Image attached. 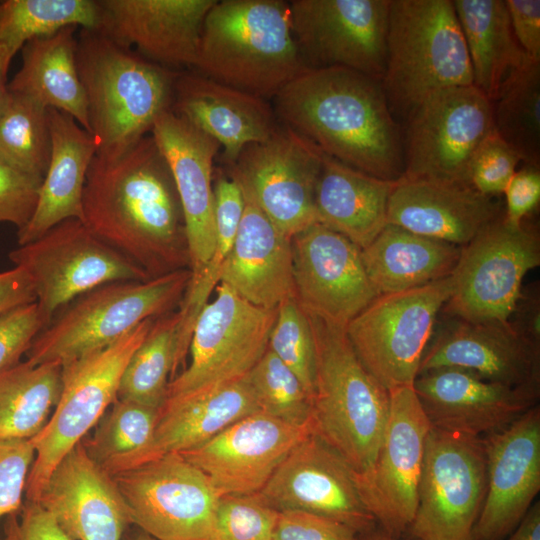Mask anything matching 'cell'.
<instances>
[{
	"label": "cell",
	"mask_w": 540,
	"mask_h": 540,
	"mask_svg": "<svg viewBox=\"0 0 540 540\" xmlns=\"http://www.w3.org/2000/svg\"><path fill=\"white\" fill-rule=\"evenodd\" d=\"M430 428L413 385L389 390L388 418L376 457L355 478L366 509L392 536L402 537L414 517Z\"/></svg>",
	"instance_id": "2e32d148"
},
{
	"label": "cell",
	"mask_w": 540,
	"mask_h": 540,
	"mask_svg": "<svg viewBox=\"0 0 540 540\" xmlns=\"http://www.w3.org/2000/svg\"><path fill=\"white\" fill-rule=\"evenodd\" d=\"M19 535L20 540H73L47 510L29 501L21 509Z\"/></svg>",
	"instance_id": "11a10c76"
},
{
	"label": "cell",
	"mask_w": 540,
	"mask_h": 540,
	"mask_svg": "<svg viewBox=\"0 0 540 540\" xmlns=\"http://www.w3.org/2000/svg\"><path fill=\"white\" fill-rule=\"evenodd\" d=\"M195 68L220 83L273 98L309 69L293 35L289 1L216 0L203 23Z\"/></svg>",
	"instance_id": "3957f363"
},
{
	"label": "cell",
	"mask_w": 540,
	"mask_h": 540,
	"mask_svg": "<svg viewBox=\"0 0 540 540\" xmlns=\"http://www.w3.org/2000/svg\"><path fill=\"white\" fill-rule=\"evenodd\" d=\"M99 23L94 0L0 1V63L9 69L15 54L32 39L67 26L97 30Z\"/></svg>",
	"instance_id": "f35d334b"
},
{
	"label": "cell",
	"mask_w": 540,
	"mask_h": 540,
	"mask_svg": "<svg viewBox=\"0 0 540 540\" xmlns=\"http://www.w3.org/2000/svg\"><path fill=\"white\" fill-rule=\"evenodd\" d=\"M34 457L31 439L0 440V518L21 511Z\"/></svg>",
	"instance_id": "c3c4849f"
},
{
	"label": "cell",
	"mask_w": 540,
	"mask_h": 540,
	"mask_svg": "<svg viewBox=\"0 0 540 540\" xmlns=\"http://www.w3.org/2000/svg\"><path fill=\"white\" fill-rule=\"evenodd\" d=\"M76 26L27 42L22 65L8 83L11 93L72 116L90 133L87 102L76 63Z\"/></svg>",
	"instance_id": "836d02e7"
},
{
	"label": "cell",
	"mask_w": 540,
	"mask_h": 540,
	"mask_svg": "<svg viewBox=\"0 0 540 540\" xmlns=\"http://www.w3.org/2000/svg\"><path fill=\"white\" fill-rule=\"evenodd\" d=\"M504 540H540V503L534 502L518 526Z\"/></svg>",
	"instance_id": "6f0895ef"
},
{
	"label": "cell",
	"mask_w": 540,
	"mask_h": 540,
	"mask_svg": "<svg viewBox=\"0 0 540 540\" xmlns=\"http://www.w3.org/2000/svg\"><path fill=\"white\" fill-rule=\"evenodd\" d=\"M273 108L281 124L324 154L382 180L403 177V134L381 80L342 67L309 68L273 97Z\"/></svg>",
	"instance_id": "7a4b0ae2"
},
{
	"label": "cell",
	"mask_w": 540,
	"mask_h": 540,
	"mask_svg": "<svg viewBox=\"0 0 540 540\" xmlns=\"http://www.w3.org/2000/svg\"><path fill=\"white\" fill-rule=\"evenodd\" d=\"M539 265L536 230L524 223L511 225L502 215L462 247L442 310L470 323L509 321L525 275Z\"/></svg>",
	"instance_id": "30bf717a"
},
{
	"label": "cell",
	"mask_w": 540,
	"mask_h": 540,
	"mask_svg": "<svg viewBox=\"0 0 540 540\" xmlns=\"http://www.w3.org/2000/svg\"><path fill=\"white\" fill-rule=\"evenodd\" d=\"M244 194V193H243ZM245 207L220 282L248 302L276 309L295 297L291 238L244 194Z\"/></svg>",
	"instance_id": "f546056e"
},
{
	"label": "cell",
	"mask_w": 540,
	"mask_h": 540,
	"mask_svg": "<svg viewBox=\"0 0 540 540\" xmlns=\"http://www.w3.org/2000/svg\"><path fill=\"white\" fill-rule=\"evenodd\" d=\"M82 222L103 242L158 277L189 264L182 207L152 135L115 158L95 155L87 172Z\"/></svg>",
	"instance_id": "6da1fadb"
},
{
	"label": "cell",
	"mask_w": 540,
	"mask_h": 540,
	"mask_svg": "<svg viewBox=\"0 0 540 540\" xmlns=\"http://www.w3.org/2000/svg\"><path fill=\"white\" fill-rule=\"evenodd\" d=\"M278 516L259 492L220 496L209 540H273Z\"/></svg>",
	"instance_id": "bcb514c9"
},
{
	"label": "cell",
	"mask_w": 540,
	"mask_h": 540,
	"mask_svg": "<svg viewBox=\"0 0 540 540\" xmlns=\"http://www.w3.org/2000/svg\"><path fill=\"white\" fill-rule=\"evenodd\" d=\"M452 2L466 42L473 85L494 102L508 78L530 58L514 35L505 0Z\"/></svg>",
	"instance_id": "d590c367"
},
{
	"label": "cell",
	"mask_w": 540,
	"mask_h": 540,
	"mask_svg": "<svg viewBox=\"0 0 540 540\" xmlns=\"http://www.w3.org/2000/svg\"><path fill=\"white\" fill-rule=\"evenodd\" d=\"M323 152L280 123L266 140L246 146L230 176L286 236L317 222L315 187Z\"/></svg>",
	"instance_id": "e0dca14e"
},
{
	"label": "cell",
	"mask_w": 540,
	"mask_h": 540,
	"mask_svg": "<svg viewBox=\"0 0 540 540\" xmlns=\"http://www.w3.org/2000/svg\"><path fill=\"white\" fill-rule=\"evenodd\" d=\"M493 130V102L474 85L430 95L406 119L401 179L470 185L473 156Z\"/></svg>",
	"instance_id": "8fae6325"
},
{
	"label": "cell",
	"mask_w": 540,
	"mask_h": 540,
	"mask_svg": "<svg viewBox=\"0 0 540 540\" xmlns=\"http://www.w3.org/2000/svg\"><path fill=\"white\" fill-rule=\"evenodd\" d=\"M123 540H157V539L153 538L146 532L137 528L134 531H126L124 534Z\"/></svg>",
	"instance_id": "6125c7cd"
},
{
	"label": "cell",
	"mask_w": 540,
	"mask_h": 540,
	"mask_svg": "<svg viewBox=\"0 0 540 540\" xmlns=\"http://www.w3.org/2000/svg\"><path fill=\"white\" fill-rule=\"evenodd\" d=\"M397 182L371 176L323 153L315 187L317 222L363 249L387 225L388 201Z\"/></svg>",
	"instance_id": "1f68e13d"
},
{
	"label": "cell",
	"mask_w": 540,
	"mask_h": 540,
	"mask_svg": "<svg viewBox=\"0 0 540 540\" xmlns=\"http://www.w3.org/2000/svg\"><path fill=\"white\" fill-rule=\"evenodd\" d=\"M190 276L180 269L146 281L105 283L77 296L36 336L27 360L64 365L115 342L181 303Z\"/></svg>",
	"instance_id": "52a82bcc"
},
{
	"label": "cell",
	"mask_w": 540,
	"mask_h": 540,
	"mask_svg": "<svg viewBox=\"0 0 540 540\" xmlns=\"http://www.w3.org/2000/svg\"><path fill=\"white\" fill-rule=\"evenodd\" d=\"M459 367L516 388L540 390V344L512 322L470 323L456 320L430 341L419 374Z\"/></svg>",
	"instance_id": "484cf974"
},
{
	"label": "cell",
	"mask_w": 540,
	"mask_h": 540,
	"mask_svg": "<svg viewBox=\"0 0 540 540\" xmlns=\"http://www.w3.org/2000/svg\"><path fill=\"white\" fill-rule=\"evenodd\" d=\"M289 5L308 68L342 67L382 80L390 0H291Z\"/></svg>",
	"instance_id": "ac0fdd59"
},
{
	"label": "cell",
	"mask_w": 540,
	"mask_h": 540,
	"mask_svg": "<svg viewBox=\"0 0 540 540\" xmlns=\"http://www.w3.org/2000/svg\"><path fill=\"white\" fill-rule=\"evenodd\" d=\"M215 244L212 256L200 273L190 279L180 303L178 342L188 347L194 324L206 305L210 294L220 282L222 267L235 242L245 207L240 184L233 177L222 174L213 184Z\"/></svg>",
	"instance_id": "ab89813d"
},
{
	"label": "cell",
	"mask_w": 540,
	"mask_h": 540,
	"mask_svg": "<svg viewBox=\"0 0 540 540\" xmlns=\"http://www.w3.org/2000/svg\"><path fill=\"white\" fill-rule=\"evenodd\" d=\"M50 155L47 108L9 92L0 111V158L14 169L43 180Z\"/></svg>",
	"instance_id": "7bdbcfd3"
},
{
	"label": "cell",
	"mask_w": 540,
	"mask_h": 540,
	"mask_svg": "<svg viewBox=\"0 0 540 540\" xmlns=\"http://www.w3.org/2000/svg\"><path fill=\"white\" fill-rule=\"evenodd\" d=\"M259 411L246 376L206 392L166 399L160 408L152 459L199 447Z\"/></svg>",
	"instance_id": "d6a6232c"
},
{
	"label": "cell",
	"mask_w": 540,
	"mask_h": 540,
	"mask_svg": "<svg viewBox=\"0 0 540 540\" xmlns=\"http://www.w3.org/2000/svg\"><path fill=\"white\" fill-rule=\"evenodd\" d=\"M493 124L520 161L540 168V61L530 59L504 83Z\"/></svg>",
	"instance_id": "60d3db41"
},
{
	"label": "cell",
	"mask_w": 540,
	"mask_h": 540,
	"mask_svg": "<svg viewBox=\"0 0 540 540\" xmlns=\"http://www.w3.org/2000/svg\"><path fill=\"white\" fill-rule=\"evenodd\" d=\"M503 194L506 198L504 219L511 225H521L539 205L540 169L525 165L516 171Z\"/></svg>",
	"instance_id": "f5cc1de1"
},
{
	"label": "cell",
	"mask_w": 540,
	"mask_h": 540,
	"mask_svg": "<svg viewBox=\"0 0 540 540\" xmlns=\"http://www.w3.org/2000/svg\"><path fill=\"white\" fill-rule=\"evenodd\" d=\"M131 525L157 540H209L220 496L180 453L112 476Z\"/></svg>",
	"instance_id": "9a60e30c"
},
{
	"label": "cell",
	"mask_w": 540,
	"mask_h": 540,
	"mask_svg": "<svg viewBox=\"0 0 540 540\" xmlns=\"http://www.w3.org/2000/svg\"><path fill=\"white\" fill-rule=\"evenodd\" d=\"M462 247L387 224L361 249L374 289L389 294L421 287L452 274Z\"/></svg>",
	"instance_id": "e575fe53"
},
{
	"label": "cell",
	"mask_w": 540,
	"mask_h": 540,
	"mask_svg": "<svg viewBox=\"0 0 540 540\" xmlns=\"http://www.w3.org/2000/svg\"><path fill=\"white\" fill-rule=\"evenodd\" d=\"M312 431L311 423L297 426L259 411L180 454L208 478L219 496L257 493Z\"/></svg>",
	"instance_id": "44dd1931"
},
{
	"label": "cell",
	"mask_w": 540,
	"mask_h": 540,
	"mask_svg": "<svg viewBox=\"0 0 540 540\" xmlns=\"http://www.w3.org/2000/svg\"><path fill=\"white\" fill-rule=\"evenodd\" d=\"M358 540H416V539H412L409 537L407 538L395 537L388 534L387 532H385L378 526H376L373 530L358 535Z\"/></svg>",
	"instance_id": "680465c9"
},
{
	"label": "cell",
	"mask_w": 540,
	"mask_h": 540,
	"mask_svg": "<svg viewBox=\"0 0 540 540\" xmlns=\"http://www.w3.org/2000/svg\"><path fill=\"white\" fill-rule=\"evenodd\" d=\"M150 133L174 179L183 212L190 279H194L214 250L213 162L220 145L172 109L158 115Z\"/></svg>",
	"instance_id": "cb8c5ba5"
},
{
	"label": "cell",
	"mask_w": 540,
	"mask_h": 540,
	"mask_svg": "<svg viewBox=\"0 0 540 540\" xmlns=\"http://www.w3.org/2000/svg\"><path fill=\"white\" fill-rule=\"evenodd\" d=\"M500 216L494 197L437 181L400 179L387 207V224L460 247Z\"/></svg>",
	"instance_id": "f1b7e54d"
},
{
	"label": "cell",
	"mask_w": 540,
	"mask_h": 540,
	"mask_svg": "<svg viewBox=\"0 0 540 540\" xmlns=\"http://www.w3.org/2000/svg\"><path fill=\"white\" fill-rule=\"evenodd\" d=\"M276 309L256 306L219 283L194 324L189 366L167 388L166 399L206 392L245 377L268 349ZM165 399V400H166Z\"/></svg>",
	"instance_id": "5bb4252c"
},
{
	"label": "cell",
	"mask_w": 540,
	"mask_h": 540,
	"mask_svg": "<svg viewBox=\"0 0 540 540\" xmlns=\"http://www.w3.org/2000/svg\"><path fill=\"white\" fill-rule=\"evenodd\" d=\"M7 72L8 69L0 63V111L9 97Z\"/></svg>",
	"instance_id": "94428289"
},
{
	"label": "cell",
	"mask_w": 540,
	"mask_h": 540,
	"mask_svg": "<svg viewBox=\"0 0 540 540\" xmlns=\"http://www.w3.org/2000/svg\"><path fill=\"white\" fill-rule=\"evenodd\" d=\"M308 315V314H307ZM315 349L311 424L356 474L379 449L389 412V391L365 369L345 329L308 315Z\"/></svg>",
	"instance_id": "5b68a950"
},
{
	"label": "cell",
	"mask_w": 540,
	"mask_h": 540,
	"mask_svg": "<svg viewBox=\"0 0 540 540\" xmlns=\"http://www.w3.org/2000/svg\"><path fill=\"white\" fill-rule=\"evenodd\" d=\"M246 378L261 411L297 426L311 423V396L272 351L266 350Z\"/></svg>",
	"instance_id": "ee69618b"
},
{
	"label": "cell",
	"mask_w": 540,
	"mask_h": 540,
	"mask_svg": "<svg viewBox=\"0 0 540 540\" xmlns=\"http://www.w3.org/2000/svg\"><path fill=\"white\" fill-rule=\"evenodd\" d=\"M413 389L431 427L483 437L505 428L537 405L540 390L488 381L459 367L419 374Z\"/></svg>",
	"instance_id": "603a6c76"
},
{
	"label": "cell",
	"mask_w": 540,
	"mask_h": 540,
	"mask_svg": "<svg viewBox=\"0 0 540 540\" xmlns=\"http://www.w3.org/2000/svg\"><path fill=\"white\" fill-rule=\"evenodd\" d=\"M381 82L392 115L405 121L430 95L473 85L452 0H390Z\"/></svg>",
	"instance_id": "8992f818"
},
{
	"label": "cell",
	"mask_w": 540,
	"mask_h": 540,
	"mask_svg": "<svg viewBox=\"0 0 540 540\" xmlns=\"http://www.w3.org/2000/svg\"><path fill=\"white\" fill-rule=\"evenodd\" d=\"M97 2V31L116 44L134 46L141 56L164 67H195L203 23L216 0Z\"/></svg>",
	"instance_id": "d4e9b609"
},
{
	"label": "cell",
	"mask_w": 540,
	"mask_h": 540,
	"mask_svg": "<svg viewBox=\"0 0 540 540\" xmlns=\"http://www.w3.org/2000/svg\"><path fill=\"white\" fill-rule=\"evenodd\" d=\"M519 162V157L494 129L473 156L470 185L485 196L503 194Z\"/></svg>",
	"instance_id": "7dc6e473"
},
{
	"label": "cell",
	"mask_w": 540,
	"mask_h": 540,
	"mask_svg": "<svg viewBox=\"0 0 540 540\" xmlns=\"http://www.w3.org/2000/svg\"><path fill=\"white\" fill-rule=\"evenodd\" d=\"M486 484L483 438L431 427L417 507L405 534L416 540H472Z\"/></svg>",
	"instance_id": "4fadbf2b"
},
{
	"label": "cell",
	"mask_w": 540,
	"mask_h": 540,
	"mask_svg": "<svg viewBox=\"0 0 540 540\" xmlns=\"http://www.w3.org/2000/svg\"><path fill=\"white\" fill-rule=\"evenodd\" d=\"M62 387V365L26 360L0 373V440L32 439L49 420Z\"/></svg>",
	"instance_id": "8d00e7d4"
},
{
	"label": "cell",
	"mask_w": 540,
	"mask_h": 540,
	"mask_svg": "<svg viewBox=\"0 0 540 540\" xmlns=\"http://www.w3.org/2000/svg\"><path fill=\"white\" fill-rule=\"evenodd\" d=\"M27 274L46 323L77 296L114 281H146L138 265L103 242L79 219H66L9 253Z\"/></svg>",
	"instance_id": "7c38bea8"
},
{
	"label": "cell",
	"mask_w": 540,
	"mask_h": 540,
	"mask_svg": "<svg viewBox=\"0 0 540 540\" xmlns=\"http://www.w3.org/2000/svg\"><path fill=\"white\" fill-rule=\"evenodd\" d=\"M295 298L310 316L345 329L378 293L361 249L316 222L291 238Z\"/></svg>",
	"instance_id": "d6986e66"
},
{
	"label": "cell",
	"mask_w": 540,
	"mask_h": 540,
	"mask_svg": "<svg viewBox=\"0 0 540 540\" xmlns=\"http://www.w3.org/2000/svg\"><path fill=\"white\" fill-rule=\"evenodd\" d=\"M350 526L323 515L299 511H279L273 540H358Z\"/></svg>",
	"instance_id": "816d5d0a"
},
{
	"label": "cell",
	"mask_w": 540,
	"mask_h": 540,
	"mask_svg": "<svg viewBox=\"0 0 540 540\" xmlns=\"http://www.w3.org/2000/svg\"><path fill=\"white\" fill-rule=\"evenodd\" d=\"M159 413L160 408L117 399L93 437L82 443L109 476L130 470L152 459Z\"/></svg>",
	"instance_id": "74e56055"
},
{
	"label": "cell",
	"mask_w": 540,
	"mask_h": 540,
	"mask_svg": "<svg viewBox=\"0 0 540 540\" xmlns=\"http://www.w3.org/2000/svg\"><path fill=\"white\" fill-rule=\"evenodd\" d=\"M514 35L526 55L540 61V1L505 0Z\"/></svg>",
	"instance_id": "db71d44e"
},
{
	"label": "cell",
	"mask_w": 540,
	"mask_h": 540,
	"mask_svg": "<svg viewBox=\"0 0 540 540\" xmlns=\"http://www.w3.org/2000/svg\"><path fill=\"white\" fill-rule=\"evenodd\" d=\"M171 109L216 140L228 165L246 146L266 140L280 126L267 99L200 73L177 74Z\"/></svg>",
	"instance_id": "83f0119b"
},
{
	"label": "cell",
	"mask_w": 540,
	"mask_h": 540,
	"mask_svg": "<svg viewBox=\"0 0 540 540\" xmlns=\"http://www.w3.org/2000/svg\"><path fill=\"white\" fill-rule=\"evenodd\" d=\"M76 63L96 155L115 158L151 132L171 109L178 73L124 48L97 30L82 29Z\"/></svg>",
	"instance_id": "277c9868"
},
{
	"label": "cell",
	"mask_w": 540,
	"mask_h": 540,
	"mask_svg": "<svg viewBox=\"0 0 540 540\" xmlns=\"http://www.w3.org/2000/svg\"><path fill=\"white\" fill-rule=\"evenodd\" d=\"M259 493L278 511L330 517L359 535L377 526L362 502L355 471L313 431L288 453Z\"/></svg>",
	"instance_id": "ffe728a7"
},
{
	"label": "cell",
	"mask_w": 540,
	"mask_h": 540,
	"mask_svg": "<svg viewBox=\"0 0 540 540\" xmlns=\"http://www.w3.org/2000/svg\"><path fill=\"white\" fill-rule=\"evenodd\" d=\"M482 438L487 484L472 540H504L521 522L540 490L539 406Z\"/></svg>",
	"instance_id": "7402d4cb"
},
{
	"label": "cell",
	"mask_w": 540,
	"mask_h": 540,
	"mask_svg": "<svg viewBox=\"0 0 540 540\" xmlns=\"http://www.w3.org/2000/svg\"><path fill=\"white\" fill-rule=\"evenodd\" d=\"M155 319L62 365L59 400L44 428L31 439L35 457L25 487L27 501H38L54 468L117 400L122 373Z\"/></svg>",
	"instance_id": "ba28073f"
},
{
	"label": "cell",
	"mask_w": 540,
	"mask_h": 540,
	"mask_svg": "<svg viewBox=\"0 0 540 540\" xmlns=\"http://www.w3.org/2000/svg\"><path fill=\"white\" fill-rule=\"evenodd\" d=\"M73 540H123L130 518L113 479L79 442L52 471L37 501Z\"/></svg>",
	"instance_id": "4316f807"
},
{
	"label": "cell",
	"mask_w": 540,
	"mask_h": 540,
	"mask_svg": "<svg viewBox=\"0 0 540 540\" xmlns=\"http://www.w3.org/2000/svg\"><path fill=\"white\" fill-rule=\"evenodd\" d=\"M35 301L33 286L24 270L14 267L0 272V314Z\"/></svg>",
	"instance_id": "9f6ffc18"
},
{
	"label": "cell",
	"mask_w": 540,
	"mask_h": 540,
	"mask_svg": "<svg viewBox=\"0 0 540 540\" xmlns=\"http://www.w3.org/2000/svg\"><path fill=\"white\" fill-rule=\"evenodd\" d=\"M452 276L406 291L378 295L345 332L368 373L388 391L413 385Z\"/></svg>",
	"instance_id": "9c48e42d"
},
{
	"label": "cell",
	"mask_w": 540,
	"mask_h": 540,
	"mask_svg": "<svg viewBox=\"0 0 540 540\" xmlns=\"http://www.w3.org/2000/svg\"><path fill=\"white\" fill-rule=\"evenodd\" d=\"M51 134L49 165L38 192L35 211L21 230L25 245L66 219L82 221V198L90 164L97 153L94 137L65 112L48 108Z\"/></svg>",
	"instance_id": "4dcf8cb0"
},
{
	"label": "cell",
	"mask_w": 540,
	"mask_h": 540,
	"mask_svg": "<svg viewBox=\"0 0 540 540\" xmlns=\"http://www.w3.org/2000/svg\"><path fill=\"white\" fill-rule=\"evenodd\" d=\"M179 321L178 311L153 321L122 373L117 399L161 408L167 396L168 377L175 371Z\"/></svg>",
	"instance_id": "b9f144b4"
},
{
	"label": "cell",
	"mask_w": 540,
	"mask_h": 540,
	"mask_svg": "<svg viewBox=\"0 0 540 540\" xmlns=\"http://www.w3.org/2000/svg\"><path fill=\"white\" fill-rule=\"evenodd\" d=\"M0 540H20L19 521L17 520L16 514L7 516L5 523V535Z\"/></svg>",
	"instance_id": "91938a15"
},
{
	"label": "cell",
	"mask_w": 540,
	"mask_h": 540,
	"mask_svg": "<svg viewBox=\"0 0 540 540\" xmlns=\"http://www.w3.org/2000/svg\"><path fill=\"white\" fill-rule=\"evenodd\" d=\"M268 349L295 373L312 399L314 340L308 315L295 297L284 300L277 307Z\"/></svg>",
	"instance_id": "f6af8a7d"
},
{
	"label": "cell",
	"mask_w": 540,
	"mask_h": 540,
	"mask_svg": "<svg viewBox=\"0 0 540 540\" xmlns=\"http://www.w3.org/2000/svg\"><path fill=\"white\" fill-rule=\"evenodd\" d=\"M45 327L36 301L0 314V373L20 362Z\"/></svg>",
	"instance_id": "681fc988"
},
{
	"label": "cell",
	"mask_w": 540,
	"mask_h": 540,
	"mask_svg": "<svg viewBox=\"0 0 540 540\" xmlns=\"http://www.w3.org/2000/svg\"><path fill=\"white\" fill-rule=\"evenodd\" d=\"M42 180L24 174L0 158V223L21 230L31 219Z\"/></svg>",
	"instance_id": "f907efd6"
}]
</instances>
